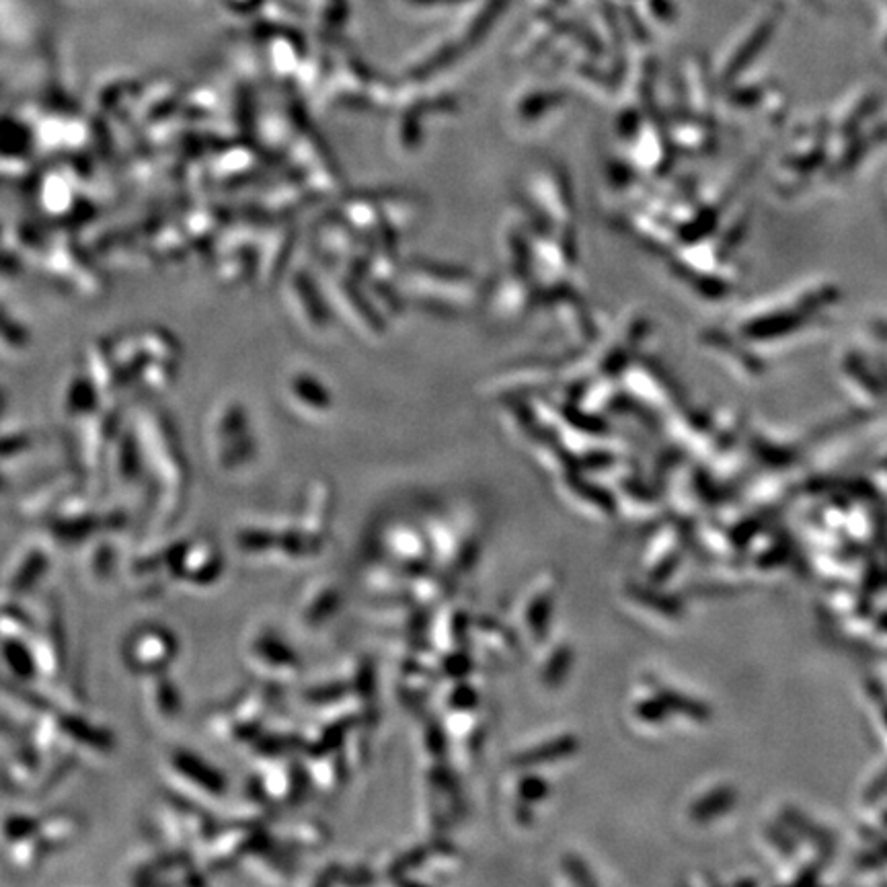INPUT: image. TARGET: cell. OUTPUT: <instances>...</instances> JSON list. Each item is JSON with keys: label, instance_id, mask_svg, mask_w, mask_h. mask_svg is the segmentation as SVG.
Here are the masks:
<instances>
[{"label": "cell", "instance_id": "277c9868", "mask_svg": "<svg viewBox=\"0 0 887 887\" xmlns=\"http://www.w3.org/2000/svg\"><path fill=\"white\" fill-rule=\"evenodd\" d=\"M185 543L187 538H169V541L150 545L132 555L126 565L130 590L144 600H154L167 594V590L175 586L173 573Z\"/></svg>", "mask_w": 887, "mask_h": 887}, {"label": "cell", "instance_id": "7c38bea8", "mask_svg": "<svg viewBox=\"0 0 887 887\" xmlns=\"http://www.w3.org/2000/svg\"><path fill=\"white\" fill-rule=\"evenodd\" d=\"M46 762L48 758L40 752V748L31 742L29 736H25L0 766V785L13 795L35 797Z\"/></svg>", "mask_w": 887, "mask_h": 887}, {"label": "cell", "instance_id": "6da1fadb", "mask_svg": "<svg viewBox=\"0 0 887 887\" xmlns=\"http://www.w3.org/2000/svg\"><path fill=\"white\" fill-rule=\"evenodd\" d=\"M150 477V528L165 534L185 514L189 469L183 446L171 423L159 413H146L136 428Z\"/></svg>", "mask_w": 887, "mask_h": 887}, {"label": "cell", "instance_id": "7a4b0ae2", "mask_svg": "<svg viewBox=\"0 0 887 887\" xmlns=\"http://www.w3.org/2000/svg\"><path fill=\"white\" fill-rule=\"evenodd\" d=\"M130 516L126 510H97L85 489L72 493L58 512L40 524L50 549L76 551L91 543L95 536L111 532L120 534L128 528Z\"/></svg>", "mask_w": 887, "mask_h": 887}, {"label": "cell", "instance_id": "5bb4252c", "mask_svg": "<svg viewBox=\"0 0 887 887\" xmlns=\"http://www.w3.org/2000/svg\"><path fill=\"white\" fill-rule=\"evenodd\" d=\"M83 573L95 586H105L115 580L122 569V551L118 545V534H99L91 543L83 547Z\"/></svg>", "mask_w": 887, "mask_h": 887}, {"label": "cell", "instance_id": "5b68a950", "mask_svg": "<svg viewBox=\"0 0 887 887\" xmlns=\"http://www.w3.org/2000/svg\"><path fill=\"white\" fill-rule=\"evenodd\" d=\"M165 775L175 793L187 799L212 801L226 793V779L222 770L189 748L177 746L167 752Z\"/></svg>", "mask_w": 887, "mask_h": 887}, {"label": "cell", "instance_id": "e0dca14e", "mask_svg": "<svg viewBox=\"0 0 887 887\" xmlns=\"http://www.w3.org/2000/svg\"><path fill=\"white\" fill-rule=\"evenodd\" d=\"M42 818L44 814L25 812V809H15V812L5 814L0 818V846L7 848L19 840H25L40 828Z\"/></svg>", "mask_w": 887, "mask_h": 887}, {"label": "cell", "instance_id": "8fae6325", "mask_svg": "<svg viewBox=\"0 0 887 887\" xmlns=\"http://www.w3.org/2000/svg\"><path fill=\"white\" fill-rule=\"evenodd\" d=\"M83 481L85 479L76 477V473H60L37 483L17 504L19 516L25 522L40 526L62 508V504L72 493L83 489Z\"/></svg>", "mask_w": 887, "mask_h": 887}, {"label": "cell", "instance_id": "ba28073f", "mask_svg": "<svg viewBox=\"0 0 887 887\" xmlns=\"http://www.w3.org/2000/svg\"><path fill=\"white\" fill-rule=\"evenodd\" d=\"M224 571V559L220 549L206 538H187V543L177 559L173 582L189 590L212 588Z\"/></svg>", "mask_w": 887, "mask_h": 887}, {"label": "cell", "instance_id": "30bf717a", "mask_svg": "<svg viewBox=\"0 0 887 887\" xmlns=\"http://www.w3.org/2000/svg\"><path fill=\"white\" fill-rule=\"evenodd\" d=\"M50 567H52V555L48 543L27 545L17 553V557L7 567L5 577L0 580V592L11 600H23L44 582Z\"/></svg>", "mask_w": 887, "mask_h": 887}, {"label": "cell", "instance_id": "9c48e42d", "mask_svg": "<svg viewBox=\"0 0 887 887\" xmlns=\"http://www.w3.org/2000/svg\"><path fill=\"white\" fill-rule=\"evenodd\" d=\"M105 473H109L111 481L124 491H138L144 485L150 489L146 456L136 428H122L118 438L113 440Z\"/></svg>", "mask_w": 887, "mask_h": 887}, {"label": "cell", "instance_id": "2e32d148", "mask_svg": "<svg viewBox=\"0 0 887 887\" xmlns=\"http://www.w3.org/2000/svg\"><path fill=\"white\" fill-rule=\"evenodd\" d=\"M0 672L11 684L31 690V686L40 680L31 639L0 641Z\"/></svg>", "mask_w": 887, "mask_h": 887}, {"label": "cell", "instance_id": "52a82bcc", "mask_svg": "<svg viewBox=\"0 0 887 887\" xmlns=\"http://www.w3.org/2000/svg\"><path fill=\"white\" fill-rule=\"evenodd\" d=\"M159 838L165 846L187 848L210 834V822L202 812L200 803L179 793L167 795L157 812Z\"/></svg>", "mask_w": 887, "mask_h": 887}, {"label": "cell", "instance_id": "8992f818", "mask_svg": "<svg viewBox=\"0 0 887 887\" xmlns=\"http://www.w3.org/2000/svg\"><path fill=\"white\" fill-rule=\"evenodd\" d=\"M31 645L37 658L40 680L60 682L68 670V631L58 598H48L42 612L35 616Z\"/></svg>", "mask_w": 887, "mask_h": 887}, {"label": "cell", "instance_id": "9a60e30c", "mask_svg": "<svg viewBox=\"0 0 887 887\" xmlns=\"http://www.w3.org/2000/svg\"><path fill=\"white\" fill-rule=\"evenodd\" d=\"M83 832H85V820L81 814L70 812V809H56V812L44 814L35 836L40 840L46 855L52 857L70 848L83 836Z\"/></svg>", "mask_w": 887, "mask_h": 887}, {"label": "cell", "instance_id": "4fadbf2b", "mask_svg": "<svg viewBox=\"0 0 887 887\" xmlns=\"http://www.w3.org/2000/svg\"><path fill=\"white\" fill-rule=\"evenodd\" d=\"M142 703L152 721L175 723L183 713V692L171 672L142 680Z\"/></svg>", "mask_w": 887, "mask_h": 887}, {"label": "cell", "instance_id": "3957f363", "mask_svg": "<svg viewBox=\"0 0 887 887\" xmlns=\"http://www.w3.org/2000/svg\"><path fill=\"white\" fill-rule=\"evenodd\" d=\"M181 655L177 633L163 623H140L132 627L120 643V662L124 670L140 680L167 674Z\"/></svg>", "mask_w": 887, "mask_h": 887}]
</instances>
